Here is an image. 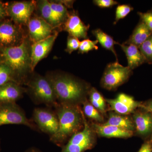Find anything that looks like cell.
I'll return each mask as SVG.
<instances>
[{
	"label": "cell",
	"mask_w": 152,
	"mask_h": 152,
	"mask_svg": "<svg viewBox=\"0 0 152 152\" xmlns=\"http://www.w3.org/2000/svg\"><path fill=\"white\" fill-rule=\"evenodd\" d=\"M116 44L119 45L124 52L127 59L128 66L132 70L146 63L139 47L132 44H121L117 42Z\"/></svg>",
	"instance_id": "17"
},
{
	"label": "cell",
	"mask_w": 152,
	"mask_h": 152,
	"mask_svg": "<svg viewBox=\"0 0 152 152\" xmlns=\"http://www.w3.org/2000/svg\"><path fill=\"white\" fill-rule=\"evenodd\" d=\"M24 39L20 29L11 22L0 23V45L4 48L18 46Z\"/></svg>",
	"instance_id": "11"
},
{
	"label": "cell",
	"mask_w": 152,
	"mask_h": 152,
	"mask_svg": "<svg viewBox=\"0 0 152 152\" xmlns=\"http://www.w3.org/2000/svg\"><path fill=\"white\" fill-rule=\"evenodd\" d=\"M64 25V30L69 35L78 39H88V32L90 26H86L82 21L77 12L74 11L69 13Z\"/></svg>",
	"instance_id": "14"
},
{
	"label": "cell",
	"mask_w": 152,
	"mask_h": 152,
	"mask_svg": "<svg viewBox=\"0 0 152 152\" xmlns=\"http://www.w3.org/2000/svg\"><path fill=\"white\" fill-rule=\"evenodd\" d=\"M80 42L77 38L69 35L67 39L66 51L71 54L73 52L77 50V49H79Z\"/></svg>",
	"instance_id": "30"
},
{
	"label": "cell",
	"mask_w": 152,
	"mask_h": 152,
	"mask_svg": "<svg viewBox=\"0 0 152 152\" xmlns=\"http://www.w3.org/2000/svg\"><path fill=\"white\" fill-rule=\"evenodd\" d=\"M36 7L34 1L15 2L9 6V15L17 23L27 25Z\"/></svg>",
	"instance_id": "9"
},
{
	"label": "cell",
	"mask_w": 152,
	"mask_h": 152,
	"mask_svg": "<svg viewBox=\"0 0 152 152\" xmlns=\"http://www.w3.org/2000/svg\"><path fill=\"white\" fill-rule=\"evenodd\" d=\"M10 82H15L12 72L5 64H0V86Z\"/></svg>",
	"instance_id": "27"
},
{
	"label": "cell",
	"mask_w": 152,
	"mask_h": 152,
	"mask_svg": "<svg viewBox=\"0 0 152 152\" xmlns=\"http://www.w3.org/2000/svg\"><path fill=\"white\" fill-rule=\"evenodd\" d=\"M37 7L41 18L54 28L61 26L55 16L51 7L50 2L47 0L39 1Z\"/></svg>",
	"instance_id": "21"
},
{
	"label": "cell",
	"mask_w": 152,
	"mask_h": 152,
	"mask_svg": "<svg viewBox=\"0 0 152 152\" xmlns=\"http://www.w3.org/2000/svg\"><path fill=\"white\" fill-rule=\"evenodd\" d=\"M136 132L140 135L147 137L152 133V113L144 110L133 116Z\"/></svg>",
	"instance_id": "16"
},
{
	"label": "cell",
	"mask_w": 152,
	"mask_h": 152,
	"mask_svg": "<svg viewBox=\"0 0 152 152\" xmlns=\"http://www.w3.org/2000/svg\"><path fill=\"white\" fill-rule=\"evenodd\" d=\"M31 119L40 132L50 137L58 129V119L54 110L51 108H36L33 110Z\"/></svg>",
	"instance_id": "8"
},
{
	"label": "cell",
	"mask_w": 152,
	"mask_h": 152,
	"mask_svg": "<svg viewBox=\"0 0 152 152\" xmlns=\"http://www.w3.org/2000/svg\"></svg>",
	"instance_id": "40"
},
{
	"label": "cell",
	"mask_w": 152,
	"mask_h": 152,
	"mask_svg": "<svg viewBox=\"0 0 152 152\" xmlns=\"http://www.w3.org/2000/svg\"><path fill=\"white\" fill-rule=\"evenodd\" d=\"M8 124L23 125L33 130L40 131L33 120L28 118L24 111L16 103H0V126Z\"/></svg>",
	"instance_id": "5"
},
{
	"label": "cell",
	"mask_w": 152,
	"mask_h": 152,
	"mask_svg": "<svg viewBox=\"0 0 152 152\" xmlns=\"http://www.w3.org/2000/svg\"><path fill=\"white\" fill-rule=\"evenodd\" d=\"M50 2L51 7L60 25H63L66 20L69 13L68 12L67 7L61 1Z\"/></svg>",
	"instance_id": "24"
},
{
	"label": "cell",
	"mask_w": 152,
	"mask_h": 152,
	"mask_svg": "<svg viewBox=\"0 0 152 152\" xmlns=\"http://www.w3.org/2000/svg\"><path fill=\"white\" fill-rule=\"evenodd\" d=\"M140 107L152 113V99L147 101L144 103H142Z\"/></svg>",
	"instance_id": "34"
},
{
	"label": "cell",
	"mask_w": 152,
	"mask_h": 152,
	"mask_svg": "<svg viewBox=\"0 0 152 152\" xmlns=\"http://www.w3.org/2000/svg\"><path fill=\"white\" fill-rule=\"evenodd\" d=\"M151 139H152V138H151Z\"/></svg>",
	"instance_id": "39"
},
{
	"label": "cell",
	"mask_w": 152,
	"mask_h": 152,
	"mask_svg": "<svg viewBox=\"0 0 152 152\" xmlns=\"http://www.w3.org/2000/svg\"><path fill=\"white\" fill-rule=\"evenodd\" d=\"M5 10L2 5L0 4V19L3 18L5 15Z\"/></svg>",
	"instance_id": "36"
},
{
	"label": "cell",
	"mask_w": 152,
	"mask_h": 152,
	"mask_svg": "<svg viewBox=\"0 0 152 152\" xmlns=\"http://www.w3.org/2000/svg\"><path fill=\"white\" fill-rule=\"evenodd\" d=\"M45 76L51 84L58 103L80 105L87 100L91 88L84 81L61 72L49 73Z\"/></svg>",
	"instance_id": "1"
},
{
	"label": "cell",
	"mask_w": 152,
	"mask_h": 152,
	"mask_svg": "<svg viewBox=\"0 0 152 152\" xmlns=\"http://www.w3.org/2000/svg\"><path fill=\"white\" fill-rule=\"evenodd\" d=\"M24 152H43L40 150L35 147H31L26 150Z\"/></svg>",
	"instance_id": "35"
},
{
	"label": "cell",
	"mask_w": 152,
	"mask_h": 152,
	"mask_svg": "<svg viewBox=\"0 0 152 152\" xmlns=\"http://www.w3.org/2000/svg\"><path fill=\"white\" fill-rule=\"evenodd\" d=\"M26 93V88L14 82L0 86V103H16Z\"/></svg>",
	"instance_id": "15"
},
{
	"label": "cell",
	"mask_w": 152,
	"mask_h": 152,
	"mask_svg": "<svg viewBox=\"0 0 152 152\" xmlns=\"http://www.w3.org/2000/svg\"><path fill=\"white\" fill-rule=\"evenodd\" d=\"M92 33L96 37L98 42L104 48L113 53L116 58L117 61H118L116 53L114 48V45L116 44L117 42L114 40L112 37L104 32L100 29L94 30Z\"/></svg>",
	"instance_id": "22"
},
{
	"label": "cell",
	"mask_w": 152,
	"mask_h": 152,
	"mask_svg": "<svg viewBox=\"0 0 152 152\" xmlns=\"http://www.w3.org/2000/svg\"><path fill=\"white\" fill-rule=\"evenodd\" d=\"M138 14L140 18L141 21L152 31V12L145 13L138 12Z\"/></svg>",
	"instance_id": "31"
},
{
	"label": "cell",
	"mask_w": 152,
	"mask_h": 152,
	"mask_svg": "<svg viewBox=\"0 0 152 152\" xmlns=\"http://www.w3.org/2000/svg\"><path fill=\"white\" fill-rule=\"evenodd\" d=\"M94 131L101 137L108 138H128L133 136L132 131H128L115 126L94 124Z\"/></svg>",
	"instance_id": "18"
},
{
	"label": "cell",
	"mask_w": 152,
	"mask_h": 152,
	"mask_svg": "<svg viewBox=\"0 0 152 152\" xmlns=\"http://www.w3.org/2000/svg\"><path fill=\"white\" fill-rule=\"evenodd\" d=\"M139 48L146 63L152 64V34Z\"/></svg>",
	"instance_id": "26"
},
{
	"label": "cell",
	"mask_w": 152,
	"mask_h": 152,
	"mask_svg": "<svg viewBox=\"0 0 152 152\" xmlns=\"http://www.w3.org/2000/svg\"><path fill=\"white\" fill-rule=\"evenodd\" d=\"M95 142L94 131L84 115L83 128L69 139L68 142L62 148L61 152H85L91 149Z\"/></svg>",
	"instance_id": "6"
},
{
	"label": "cell",
	"mask_w": 152,
	"mask_h": 152,
	"mask_svg": "<svg viewBox=\"0 0 152 152\" xmlns=\"http://www.w3.org/2000/svg\"><path fill=\"white\" fill-rule=\"evenodd\" d=\"M132 72L128 66H124L118 62L107 65L101 80V85L106 89L115 90L128 80Z\"/></svg>",
	"instance_id": "7"
},
{
	"label": "cell",
	"mask_w": 152,
	"mask_h": 152,
	"mask_svg": "<svg viewBox=\"0 0 152 152\" xmlns=\"http://www.w3.org/2000/svg\"><path fill=\"white\" fill-rule=\"evenodd\" d=\"M88 96L90 103L100 113H105V100L100 93L95 88H91Z\"/></svg>",
	"instance_id": "23"
},
{
	"label": "cell",
	"mask_w": 152,
	"mask_h": 152,
	"mask_svg": "<svg viewBox=\"0 0 152 152\" xmlns=\"http://www.w3.org/2000/svg\"><path fill=\"white\" fill-rule=\"evenodd\" d=\"M151 141H152V139H151Z\"/></svg>",
	"instance_id": "38"
},
{
	"label": "cell",
	"mask_w": 152,
	"mask_h": 152,
	"mask_svg": "<svg viewBox=\"0 0 152 152\" xmlns=\"http://www.w3.org/2000/svg\"><path fill=\"white\" fill-rule=\"evenodd\" d=\"M0 152H1V145H0Z\"/></svg>",
	"instance_id": "37"
},
{
	"label": "cell",
	"mask_w": 152,
	"mask_h": 152,
	"mask_svg": "<svg viewBox=\"0 0 152 152\" xmlns=\"http://www.w3.org/2000/svg\"><path fill=\"white\" fill-rule=\"evenodd\" d=\"M152 34V31L140 20L133 31L129 39L124 43L132 44L139 48Z\"/></svg>",
	"instance_id": "19"
},
{
	"label": "cell",
	"mask_w": 152,
	"mask_h": 152,
	"mask_svg": "<svg viewBox=\"0 0 152 152\" xmlns=\"http://www.w3.org/2000/svg\"><path fill=\"white\" fill-rule=\"evenodd\" d=\"M152 142L151 140L145 142L138 152H152Z\"/></svg>",
	"instance_id": "33"
},
{
	"label": "cell",
	"mask_w": 152,
	"mask_h": 152,
	"mask_svg": "<svg viewBox=\"0 0 152 152\" xmlns=\"http://www.w3.org/2000/svg\"><path fill=\"white\" fill-rule=\"evenodd\" d=\"M94 3L96 5L102 8L111 7L118 4V2L113 0H95Z\"/></svg>",
	"instance_id": "32"
},
{
	"label": "cell",
	"mask_w": 152,
	"mask_h": 152,
	"mask_svg": "<svg viewBox=\"0 0 152 152\" xmlns=\"http://www.w3.org/2000/svg\"><path fill=\"white\" fill-rule=\"evenodd\" d=\"M97 40L92 41L89 39H84L80 42L79 48V53L83 54L88 53L93 50H97L99 47L97 46Z\"/></svg>",
	"instance_id": "28"
},
{
	"label": "cell",
	"mask_w": 152,
	"mask_h": 152,
	"mask_svg": "<svg viewBox=\"0 0 152 152\" xmlns=\"http://www.w3.org/2000/svg\"><path fill=\"white\" fill-rule=\"evenodd\" d=\"M26 86V93L36 104L54 108L58 104L53 86L46 76L33 73Z\"/></svg>",
	"instance_id": "4"
},
{
	"label": "cell",
	"mask_w": 152,
	"mask_h": 152,
	"mask_svg": "<svg viewBox=\"0 0 152 152\" xmlns=\"http://www.w3.org/2000/svg\"><path fill=\"white\" fill-rule=\"evenodd\" d=\"M111 110L119 115H129L137 107H140L142 103L135 100L133 97L121 93L114 99H106Z\"/></svg>",
	"instance_id": "12"
},
{
	"label": "cell",
	"mask_w": 152,
	"mask_h": 152,
	"mask_svg": "<svg viewBox=\"0 0 152 152\" xmlns=\"http://www.w3.org/2000/svg\"><path fill=\"white\" fill-rule=\"evenodd\" d=\"M134 10L132 7L129 5H120L117 7L115 12V18L114 24L121 19H124Z\"/></svg>",
	"instance_id": "29"
},
{
	"label": "cell",
	"mask_w": 152,
	"mask_h": 152,
	"mask_svg": "<svg viewBox=\"0 0 152 152\" xmlns=\"http://www.w3.org/2000/svg\"><path fill=\"white\" fill-rule=\"evenodd\" d=\"M82 104L83 105V112L85 116L89 118L95 120L99 122L103 121L104 118L101 115L100 112L96 108L87 100Z\"/></svg>",
	"instance_id": "25"
},
{
	"label": "cell",
	"mask_w": 152,
	"mask_h": 152,
	"mask_svg": "<svg viewBox=\"0 0 152 152\" xmlns=\"http://www.w3.org/2000/svg\"><path fill=\"white\" fill-rule=\"evenodd\" d=\"M59 122L58 129L50 141L62 148L67 141L84 127V114L80 105L58 103L54 107Z\"/></svg>",
	"instance_id": "2"
},
{
	"label": "cell",
	"mask_w": 152,
	"mask_h": 152,
	"mask_svg": "<svg viewBox=\"0 0 152 152\" xmlns=\"http://www.w3.org/2000/svg\"><path fill=\"white\" fill-rule=\"evenodd\" d=\"M58 35V33L55 32L46 39L32 44L31 61L33 72L39 62L45 58L50 51Z\"/></svg>",
	"instance_id": "13"
},
{
	"label": "cell",
	"mask_w": 152,
	"mask_h": 152,
	"mask_svg": "<svg viewBox=\"0 0 152 152\" xmlns=\"http://www.w3.org/2000/svg\"><path fill=\"white\" fill-rule=\"evenodd\" d=\"M104 125H111L124 129L134 132L135 129L134 124L133 120L129 117L110 113L107 121Z\"/></svg>",
	"instance_id": "20"
},
{
	"label": "cell",
	"mask_w": 152,
	"mask_h": 152,
	"mask_svg": "<svg viewBox=\"0 0 152 152\" xmlns=\"http://www.w3.org/2000/svg\"><path fill=\"white\" fill-rule=\"evenodd\" d=\"M27 25L33 43L46 39L54 33V28L40 17H31Z\"/></svg>",
	"instance_id": "10"
},
{
	"label": "cell",
	"mask_w": 152,
	"mask_h": 152,
	"mask_svg": "<svg viewBox=\"0 0 152 152\" xmlns=\"http://www.w3.org/2000/svg\"><path fill=\"white\" fill-rule=\"evenodd\" d=\"M30 40L25 38L20 45L4 48L1 51L3 64L11 69L15 83L26 85L33 74L31 61Z\"/></svg>",
	"instance_id": "3"
}]
</instances>
